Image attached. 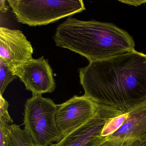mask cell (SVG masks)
Listing matches in <instances>:
<instances>
[{"label":"cell","mask_w":146,"mask_h":146,"mask_svg":"<svg viewBox=\"0 0 146 146\" xmlns=\"http://www.w3.org/2000/svg\"><path fill=\"white\" fill-rule=\"evenodd\" d=\"M13 74L23 83L32 95L53 93L56 88L53 73L48 60L42 57L31 59L14 69Z\"/></svg>","instance_id":"cell-7"},{"label":"cell","mask_w":146,"mask_h":146,"mask_svg":"<svg viewBox=\"0 0 146 146\" xmlns=\"http://www.w3.org/2000/svg\"><path fill=\"white\" fill-rule=\"evenodd\" d=\"M119 1L124 4L134 6H138L141 4L146 3V1H141V0H132V1L131 0H129V1L119 0Z\"/></svg>","instance_id":"cell-17"},{"label":"cell","mask_w":146,"mask_h":146,"mask_svg":"<svg viewBox=\"0 0 146 146\" xmlns=\"http://www.w3.org/2000/svg\"><path fill=\"white\" fill-rule=\"evenodd\" d=\"M100 106L85 95L74 96L58 105L56 123L63 137L70 134L92 118Z\"/></svg>","instance_id":"cell-6"},{"label":"cell","mask_w":146,"mask_h":146,"mask_svg":"<svg viewBox=\"0 0 146 146\" xmlns=\"http://www.w3.org/2000/svg\"><path fill=\"white\" fill-rule=\"evenodd\" d=\"M123 113L100 106L96 114L87 123L49 146H100L106 140V137L102 136L106 124L111 119Z\"/></svg>","instance_id":"cell-5"},{"label":"cell","mask_w":146,"mask_h":146,"mask_svg":"<svg viewBox=\"0 0 146 146\" xmlns=\"http://www.w3.org/2000/svg\"><path fill=\"white\" fill-rule=\"evenodd\" d=\"M8 102L6 100L3 96L0 95V118H2L10 123H12L13 120L8 112Z\"/></svg>","instance_id":"cell-14"},{"label":"cell","mask_w":146,"mask_h":146,"mask_svg":"<svg viewBox=\"0 0 146 146\" xmlns=\"http://www.w3.org/2000/svg\"><path fill=\"white\" fill-rule=\"evenodd\" d=\"M11 135L15 146H36L29 132L15 124L10 125Z\"/></svg>","instance_id":"cell-10"},{"label":"cell","mask_w":146,"mask_h":146,"mask_svg":"<svg viewBox=\"0 0 146 146\" xmlns=\"http://www.w3.org/2000/svg\"><path fill=\"white\" fill-rule=\"evenodd\" d=\"M33 52L31 43L22 31L0 28V58L12 71L32 58Z\"/></svg>","instance_id":"cell-8"},{"label":"cell","mask_w":146,"mask_h":146,"mask_svg":"<svg viewBox=\"0 0 146 146\" xmlns=\"http://www.w3.org/2000/svg\"><path fill=\"white\" fill-rule=\"evenodd\" d=\"M124 146H146V138L125 141Z\"/></svg>","instance_id":"cell-15"},{"label":"cell","mask_w":146,"mask_h":146,"mask_svg":"<svg viewBox=\"0 0 146 146\" xmlns=\"http://www.w3.org/2000/svg\"><path fill=\"white\" fill-rule=\"evenodd\" d=\"M58 105L41 95H32L25 105L23 124L36 146H49L63 137L56 123Z\"/></svg>","instance_id":"cell-4"},{"label":"cell","mask_w":146,"mask_h":146,"mask_svg":"<svg viewBox=\"0 0 146 146\" xmlns=\"http://www.w3.org/2000/svg\"><path fill=\"white\" fill-rule=\"evenodd\" d=\"M9 123L0 118V146H15L11 135Z\"/></svg>","instance_id":"cell-13"},{"label":"cell","mask_w":146,"mask_h":146,"mask_svg":"<svg viewBox=\"0 0 146 146\" xmlns=\"http://www.w3.org/2000/svg\"><path fill=\"white\" fill-rule=\"evenodd\" d=\"M16 78L4 60L0 58V95L3 96L8 84Z\"/></svg>","instance_id":"cell-12"},{"label":"cell","mask_w":146,"mask_h":146,"mask_svg":"<svg viewBox=\"0 0 146 146\" xmlns=\"http://www.w3.org/2000/svg\"><path fill=\"white\" fill-rule=\"evenodd\" d=\"M18 23L30 26L47 25L85 10L82 0H8Z\"/></svg>","instance_id":"cell-3"},{"label":"cell","mask_w":146,"mask_h":146,"mask_svg":"<svg viewBox=\"0 0 146 146\" xmlns=\"http://www.w3.org/2000/svg\"><path fill=\"white\" fill-rule=\"evenodd\" d=\"M78 71L84 95L100 106L125 113L146 102V54L135 49Z\"/></svg>","instance_id":"cell-1"},{"label":"cell","mask_w":146,"mask_h":146,"mask_svg":"<svg viewBox=\"0 0 146 146\" xmlns=\"http://www.w3.org/2000/svg\"><path fill=\"white\" fill-rule=\"evenodd\" d=\"M5 1V0L0 1V11L4 13H6L9 9V7L6 5Z\"/></svg>","instance_id":"cell-18"},{"label":"cell","mask_w":146,"mask_h":146,"mask_svg":"<svg viewBox=\"0 0 146 146\" xmlns=\"http://www.w3.org/2000/svg\"><path fill=\"white\" fill-rule=\"evenodd\" d=\"M128 117V113H123L108 120L103 128L102 136L106 138L116 132L124 123Z\"/></svg>","instance_id":"cell-11"},{"label":"cell","mask_w":146,"mask_h":146,"mask_svg":"<svg viewBox=\"0 0 146 146\" xmlns=\"http://www.w3.org/2000/svg\"><path fill=\"white\" fill-rule=\"evenodd\" d=\"M124 141L115 140H106L100 146H124Z\"/></svg>","instance_id":"cell-16"},{"label":"cell","mask_w":146,"mask_h":146,"mask_svg":"<svg viewBox=\"0 0 146 146\" xmlns=\"http://www.w3.org/2000/svg\"><path fill=\"white\" fill-rule=\"evenodd\" d=\"M128 113L126 121L116 132L106 137V140L125 141L146 138V102Z\"/></svg>","instance_id":"cell-9"},{"label":"cell","mask_w":146,"mask_h":146,"mask_svg":"<svg viewBox=\"0 0 146 146\" xmlns=\"http://www.w3.org/2000/svg\"><path fill=\"white\" fill-rule=\"evenodd\" d=\"M53 39L57 46L77 53L90 62L135 49L132 37L113 24L71 17L57 26Z\"/></svg>","instance_id":"cell-2"}]
</instances>
